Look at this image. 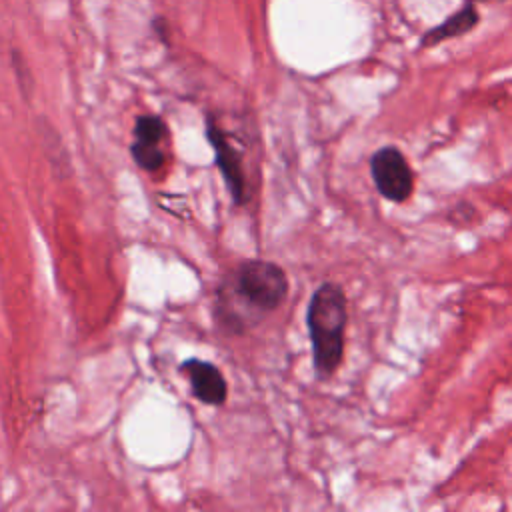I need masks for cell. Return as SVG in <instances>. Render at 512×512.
Wrapping results in <instances>:
<instances>
[{
  "label": "cell",
  "mask_w": 512,
  "mask_h": 512,
  "mask_svg": "<svg viewBox=\"0 0 512 512\" xmlns=\"http://www.w3.org/2000/svg\"><path fill=\"white\" fill-rule=\"evenodd\" d=\"M348 302L340 284L322 282L308 304L306 324L312 342V362L320 378H330L342 364Z\"/></svg>",
  "instance_id": "obj_2"
},
{
  "label": "cell",
  "mask_w": 512,
  "mask_h": 512,
  "mask_svg": "<svg viewBox=\"0 0 512 512\" xmlns=\"http://www.w3.org/2000/svg\"><path fill=\"white\" fill-rule=\"evenodd\" d=\"M288 296V276L270 260H244L218 286V320L230 332H246Z\"/></svg>",
  "instance_id": "obj_1"
},
{
  "label": "cell",
  "mask_w": 512,
  "mask_h": 512,
  "mask_svg": "<svg viewBox=\"0 0 512 512\" xmlns=\"http://www.w3.org/2000/svg\"><path fill=\"white\" fill-rule=\"evenodd\" d=\"M478 22H480V12H478L474 0H466L454 14L444 18L438 26L430 28L420 38V46L422 48H432V46H438V44H442L446 40L464 36L470 30H474L478 26Z\"/></svg>",
  "instance_id": "obj_7"
},
{
  "label": "cell",
  "mask_w": 512,
  "mask_h": 512,
  "mask_svg": "<svg viewBox=\"0 0 512 512\" xmlns=\"http://www.w3.org/2000/svg\"><path fill=\"white\" fill-rule=\"evenodd\" d=\"M370 176L390 202H406L414 192V172L396 146H382L370 156Z\"/></svg>",
  "instance_id": "obj_3"
},
{
  "label": "cell",
  "mask_w": 512,
  "mask_h": 512,
  "mask_svg": "<svg viewBox=\"0 0 512 512\" xmlns=\"http://www.w3.org/2000/svg\"><path fill=\"white\" fill-rule=\"evenodd\" d=\"M206 136L214 150V162L224 178V184L236 204H244L250 198L248 192V180H246V168H244V154L236 146L234 138L222 130V126L208 118L206 122Z\"/></svg>",
  "instance_id": "obj_4"
},
{
  "label": "cell",
  "mask_w": 512,
  "mask_h": 512,
  "mask_svg": "<svg viewBox=\"0 0 512 512\" xmlns=\"http://www.w3.org/2000/svg\"><path fill=\"white\" fill-rule=\"evenodd\" d=\"M180 372L188 376L192 394L202 404H208V406L224 404L228 396V386H226L224 374L216 364L200 358H188L180 364Z\"/></svg>",
  "instance_id": "obj_6"
},
{
  "label": "cell",
  "mask_w": 512,
  "mask_h": 512,
  "mask_svg": "<svg viewBox=\"0 0 512 512\" xmlns=\"http://www.w3.org/2000/svg\"><path fill=\"white\" fill-rule=\"evenodd\" d=\"M170 132L166 122L154 114H142L134 122V142L130 146L134 162L146 172H158L168 160Z\"/></svg>",
  "instance_id": "obj_5"
}]
</instances>
